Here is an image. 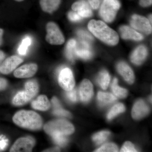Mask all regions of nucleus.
Masks as SVG:
<instances>
[{
  "label": "nucleus",
  "instance_id": "30",
  "mask_svg": "<svg viewBox=\"0 0 152 152\" xmlns=\"http://www.w3.org/2000/svg\"><path fill=\"white\" fill-rule=\"evenodd\" d=\"M53 113L56 115L60 116L67 117V118L71 117L70 113L62 108L61 106L55 107V109L53 111Z\"/></svg>",
  "mask_w": 152,
  "mask_h": 152
},
{
  "label": "nucleus",
  "instance_id": "33",
  "mask_svg": "<svg viewBox=\"0 0 152 152\" xmlns=\"http://www.w3.org/2000/svg\"><path fill=\"white\" fill-rule=\"evenodd\" d=\"M68 18L72 22H77L82 20V18L77 13L75 12H70L68 15Z\"/></svg>",
  "mask_w": 152,
  "mask_h": 152
},
{
  "label": "nucleus",
  "instance_id": "27",
  "mask_svg": "<svg viewBox=\"0 0 152 152\" xmlns=\"http://www.w3.org/2000/svg\"><path fill=\"white\" fill-rule=\"evenodd\" d=\"M31 39L29 37H26L23 40L21 44L18 49L19 54L22 56L26 55L27 52L28 48L31 44Z\"/></svg>",
  "mask_w": 152,
  "mask_h": 152
},
{
  "label": "nucleus",
  "instance_id": "9",
  "mask_svg": "<svg viewBox=\"0 0 152 152\" xmlns=\"http://www.w3.org/2000/svg\"><path fill=\"white\" fill-rule=\"evenodd\" d=\"M35 141L31 137H22L18 139L12 147L10 152H31Z\"/></svg>",
  "mask_w": 152,
  "mask_h": 152
},
{
  "label": "nucleus",
  "instance_id": "28",
  "mask_svg": "<svg viewBox=\"0 0 152 152\" xmlns=\"http://www.w3.org/2000/svg\"><path fill=\"white\" fill-rule=\"evenodd\" d=\"M118 148L115 144L113 143H108L102 146L100 148L95 151L96 152H116Z\"/></svg>",
  "mask_w": 152,
  "mask_h": 152
},
{
  "label": "nucleus",
  "instance_id": "25",
  "mask_svg": "<svg viewBox=\"0 0 152 152\" xmlns=\"http://www.w3.org/2000/svg\"><path fill=\"white\" fill-rule=\"evenodd\" d=\"M126 110L124 105L123 104L118 103L114 105L107 115V119L111 120L118 115L124 112Z\"/></svg>",
  "mask_w": 152,
  "mask_h": 152
},
{
  "label": "nucleus",
  "instance_id": "13",
  "mask_svg": "<svg viewBox=\"0 0 152 152\" xmlns=\"http://www.w3.org/2000/svg\"><path fill=\"white\" fill-rule=\"evenodd\" d=\"M72 8L82 18H89L93 15L91 6L85 0H80L74 3Z\"/></svg>",
  "mask_w": 152,
  "mask_h": 152
},
{
  "label": "nucleus",
  "instance_id": "22",
  "mask_svg": "<svg viewBox=\"0 0 152 152\" xmlns=\"http://www.w3.org/2000/svg\"><path fill=\"white\" fill-rule=\"evenodd\" d=\"M110 80V76L106 70H102L99 74L97 81L101 88L105 90L108 86Z\"/></svg>",
  "mask_w": 152,
  "mask_h": 152
},
{
  "label": "nucleus",
  "instance_id": "8",
  "mask_svg": "<svg viewBox=\"0 0 152 152\" xmlns=\"http://www.w3.org/2000/svg\"><path fill=\"white\" fill-rule=\"evenodd\" d=\"M58 83L60 86L65 91L72 90L75 86V80L72 72L68 68H63L58 75Z\"/></svg>",
  "mask_w": 152,
  "mask_h": 152
},
{
  "label": "nucleus",
  "instance_id": "17",
  "mask_svg": "<svg viewBox=\"0 0 152 152\" xmlns=\"http://www.w3.org/2000/svg\"><path fill=\"white\" fill-rule=\"evenodd\" d=\"M121 35L125 39H132L140 41L143 39V37L140 34L128 26H124L120 28Z\"/></svg>",
  "mask_w": 152,
  "mask_h": 152
},
{
  "label": "nucleus",
  "instance_id": "38",
  "mask_svg": "<svg viewBox=\"0 0 152 152\" xmlns=\"http://www.w3.org/2000/svg\"><path fill=\"white\" fill-rule=\"evenodd\" d=\"M7 86V82L6 79L0 78V91L4 90Z\"/></svg>",
  "mask_w": 152,
  "mask_h": 152
},
{
  "label": "nucleus",
  "instance_id": "10",
  "mask_svg": "<svg viewBox=\"0 0 152 152\" xmlns=\"http://www.w3.org/2000/svg\"><path fill=\"white\" fill-rule=\"evenodd\" d=\"M23 61V59L18 56L9 57L0 65V72L4 75L10 73Z\"/></svg>",
  "mask_w": 152,
  "mask_h": 152
},
{
  "label": "nucleus",
  "instance_id": "31",
  "mask_svg": "<svg viewBox=\"0 0 152 152\" xmlns=\"http://www.w3.org/2000/svg\"><path fill=\"white\" fill-rule=\"evenodd\" d=\"M77 35L81 40L86 41L89 43L93 40V38L89 34L83 30H79L78 31Z\"/></svg>",
  "mask_w": 152,
  "mask_h": 152
},
{
  "label": "nucleus",
  "instance_id": "5",
  "mask_svg": "<svg viewBox=\"0 0 152 152\" xmlns=\"http://www.w3.org/2000/svg\"><path fill=\"white\" fill-rule=\"evenodd\" d=\"M120 7L118 0H104L100 10L101 17L107 23L112 22L115 18Z\"/></svg>",
  "mask_w": 152,
  "mask_h": 152
},
{
  "label": "nucleus",
  "instance_id": "36",
  "mask_svg": "<svg viewBox=\"0 0 152 152\" xmlns=\"http://www.w3.org/2000/svg\"><path fill=\"white\" fill-rule=\"evenodd\" d=\"M8 142V140L5 139L4 137L2 138L0 140V151H3L7 148Z\"/></svg>",
  "mask_w": 152,
  "mask_h": 152
},
{
  "label": "nucleus",
  "instance_id": "18",
  "mask_svg": "<svg viewBox=\"0 0 152 152\" xmlns=\"http://www.w3.org/2000/svg\"><path fill=\"white\" fill-rule=\"evenodd\" d=\"M148 55L147 48L144 46H140L137 48L131 55V60L136 65L141 64L146 58Z\"/></svg>",
  "mask_w": 152,
  "mask_h": 152
},
{
  "label": "nucleus",
  "instance_id": "7",
  "mask_svg": "<svg viewBox=\"0 0 152 152\" xmlns=\"http://www.w3.org/2000/svg\"><path fill=\"white\" fill-rule=\"evenodd\" d=\"M130 24L135 29L146 34H151V23L149 20L145 17L137 15H133L131 18Z\"/></svg>",
  "mask_w": 152,
  "mask_h": 152
},
{
  "label": "nucleus",
  "instance_id": "4",
  "mask_svg": "<svg viewBox=\"0 0 152 152\" xmlns=\"http://www.w3.org/2000/svg\"><path fill=\"white\" fill-rule=\"evenodd\" d=\"M44 129L45 132L50 136L55 133L68 135L72 134L75 131L73 125L64 120H57L49 122L45 125Z\"/></svg>",
  "mask_w": 152,
  "mask_h": 152
},
{
  "label": "nucleus",
  "instance_id": "14",
  "mask_svg": "<svg viewBox=\"0 0 152 152\" xmlns=\"http://www.w3.org/2000/svg\"><path fill=\"white\" fill-rule=\"evenodd\" d=\"M149 112V108L148 105L143 101L140 100L133 106L132 112V116L134 119H140L147 115Z\"/></svg>",
  "mask_w": 152,
  "mask_h": 152
},
{
  "label": "nucleus",
  "instance_id": "2",
  "mask_svg": "<svg viewBox=\"0 0 152 152\" xmlns=\"http://www.w3.org/2000/svg\"><path fill=\"white\" fill-rule=\"evenodd\" d=\"M13 121L19 126L32 130L40 129L43 124L40 116L33 111L23 110L17 112Z\"/></svg>",
  "mask_w": 152,
  "mask_h": 152
},
{
  "label": "nucleus",
  "instance_id": "35",
  "mask_svg": "<svg viewBox=\"0 0 152 152\" xmlns=\"http://www.w3.org/2000/svg\"><path fill=\"white\" fill-rule=\"evenodd\" d=\"M88 1L91 7L94 10H96L101 5L102 0H88Z\"/></svg>",
  "mask_w": 152,
  "mask_h": 152
},
{
  "label": "nucleus",
  "instance_id": "26",
  "mask_svg": "<svg viewBox=\"0 0 152 152\" xmlns=\"http://www.w3.org/2000/svg\"><path fill=\"white\" fill-rule=\"evenodd\" d=\"M110 133L109 131H104L95 134L93 137V140L96 143L99 145L105 141Z\"/></svg>",
  "mask_w": 152,
  "mask_h": 152
},
{
  "label": "nucleus",
  "instance_id": "6",
  "mask_svg": "<svg viewBox=\"0 0 152 152\" xmlns=\"http://www.w3.org/2000/svg\"><path fill=\"white\" fill-rule=\"evenodd\" d=\"M46 28L45 39L48 43L52 45H61L64 43V37L57 24L53 22H49Z\"/></svg>",
  "mask_w": 152,
  "mask_h": 152
},
{
  "label": "nucleus",
  "instance_id": "21",
  "mask_svg": "<svg viewBox=\"0 0 152 152\" xmlns=\"http://www.w3.org/2000/svg\"><path fill=\"white\" fill-rule=\"evenodd\" d=\"M77 46V42L74 39L70 40L67 44L66 49V56L70 61L75 59V50Z\"/></svg>",
  "mask_w": 152,
  "mask_h": 152
},
{
  "label": "nucleus",
  "instance_id": "44",
  "mask_svg": "<svg viewBox=\"0 0 152 152\" xmlns=\"http://www.w3.org/2000/svg\"><path fill=\"white\" fill-rule=\"evenodd\" d=\"M15 1H16L18 2H22L24 1V0H15Z\"/></svg>",
  "mask_w": 152,
  "mask_h": 152
},
{
  "label": "nucleus",
  "instance_id": "43",
  "mask_svg": "<svg viewBox=\"0 0 152 152\" xmlns=\"http://www.w3.org/2000/svg\"><path fill=\"white\" fill-rule=\"evenodd\" d=\"M149 19H150V21L151 22V23H152V15H150V17H149Z\"/></svg>",
  "mask_w": 152,
  "mask_h": 152
},
{
  "label": "nucleus",
  "instance_id": "40",
  "mask_svg": "<svg viewBox=\"0 0 152 152\" xmlns=\"http://www.w3.org/2000/svg\"><path fill=\"white\" fill-rule=\"evenodd\" d=\"M60 149L58 147H55V148H51L45 150L43 152H60Z\"/></svg>",
  "mask_w": 152,
  "mask_h": 152
},
{
  "label": "nucleus",
  "instance_id": "41",
  "mask_svg": "<svg viewBox=\"0 0 152 152\" xmlns=\"http://www.w3.org/2000/svg\"><path fill=\"white\" fill-rule=\"evenodd\" d=\"M4 34V30L0 28V46L3 43V36Z\"/></svg>",
  "mask_w": 152,
  "mask_h": 152
},
{
  "label": "nucleus",
  "instance_id": "12",
  "mask_svg": "<svg viewBox=\"0 0 152 152\" xmlns=\"http://www.w3.org/2000/svg\"><path fill=\"white\" fill-rule=\"evenodd\" d=\"M94 94V88L92 84L88 79H85L82 81L79 88V95L81 100L83 102H88Z\"/></svg>",
  "mask_w": 152,
  "mask_h": 152
},
{
  "label": "nucleus",
  "instance_id": "29",
  "mask_svg": "<svg viewBox=\"0 0 152 152\" xmlns=\"http://www.w3.org/2000/svg\"><path fill=\"white\" fill-rule=\"evenodd\" d=\"M64 135L55 133L51 136L55 142L60 146H65L68 142V140Z\"/></svg>",
  "mask_w": 152,
  "mask_h": 152
},
{
  "label": "nucleus",
  "instance_id": "42",
  "mask_svg": "<svg viewBox=\"0 0 152 152\" xmlns=\"http://www.w3.org/2000/svg\"><path fill=\"white\" fill-rule=\"evenodd\" d=\"M5 58V54L2 51L0 50V63Z\"/></svg>",
  "mask_w": 152,
  "mask_h": 152
},
{
  "label": "nucleus",
  "instance_id": "45",
  "mask_svg": "<svg viewBox=\"0 0 152 152\" xmlns=\"http://www.w3.org/2000/svg\"><path fill=\"white\" fill-rule=\"evenodd\" d=\"M150 101H151V102H152V100H151V97H150Z\"/></svg>",
  "mask_w": 152,
  "mask_h": 152
},
{
  "label": "nucleus",
  "instance_id": "15",
  "mask_svg": "<svg viewBox=\"0 0 152 152\" xmlns=\"http://www.w3.org/2000/svg\"><path fill=\"white\" fill-rule=\"evenodd\" d=\"M92 52L91 50L90 43L81 40L79 45L77 44L75 50V56L83 59L91 58L92 56Z\"/></svg>",
  "mask_w": 152,
  "mask_h": 152
},
{
  "label": "nucleus",
  "instance_id": "20",
  "mask_svg": "<svg viewBox=\"0 0 152 152\" xmlns=\"http://www.w3.org/2000/svg\"><path fill=\"white\" fill-rule=\"evenodd\" d=\"M34 109L40 111H46L50 107V103L48 99L45 95H41L31 103Z\"/></svg>",
  "mask_w": 152,
  "mask_h": 152
},
{
  "label": "nucleus",
  "instance_id": "23",
  "mask_svg": "<svg viewBox=\"0 0 152 152\" xmlns=\"http://www.w3.org/2000/svg\"><path fill=\"white\" fill-rule=\"evenodd\" d=\"M118 79L115 78L112 83L111 88L112 91L116 96L120 98L126 97L128 95V91L124 88L119 86L118 84Z\"/></svg>",
  "mask_w": 152,
  "mask_h": 152
},
{
  "label": "nucleus",
  "instance_id": "39",
  "mask_svg": "<svg viewBox=\"0 0 152 152\" xmlns=\"http://www.w3.org/2000/svg\"><path fill=\"white\" fill-rule=\"evenodd\" d=\"M52 103H53V104L54 107H59L61 106L58 100L56 97H53V99L52 100Z\"/></svg>",
  "mask_w": 152,
  "mask_h": 152
},
{
  "label": "nucleus",
  "instance_id": "34",
  "mask_svg": "<svg viewBox=\"0 0 152 152\" xmlns=\"http://www.w3.org/2000/svg\"><path fill=\"white\" fill-rule=\"evenodd\" d=\"M66 95L69 99L72 102H76L77 100V91L75 89H73L72 90H70V91H67Z\"/></svg>",
  "mask_w": 152,
  "mask_h": 152
},
{
  "label": "nucleus",
  "instance_id": "19",
  "mask_svg": "<svg viewBox=\"0 0 152 152\" xmlns=\"http://www.w3.org/2000/svg\"><path fill=\"white\" fill-rule=\"evenodd\" d=\"M61 0H40V6L45 12L51 14L56 11L61 4Z\"/></svg>",
  "mask_w": 152,
  "mask_h": 152
},
{
  "label": "nucleus",
  "instance_id": "16",
  "mask_svg": "<svg viewBox=\"0 0 152 152\" xmlns=\"http://www.w3.org/2000/svg\"><path fill=\"white\" fill-rule=\"evenodd\" d=\"M117 70L124 79L128 83L132 84L134 80V75L132 69L127 64L124 62H121L118 64Z\"/></svg>",
  "mask_w": 152,
  "mask_h": 152
},
{
  "label": "nucleus",
  "instance_id": "11",
  "mask_svg": "<svg viewBox=\"0 0 152 152\" xmlns=\"http://www.w3.org/2000/svg\"><path fill=\"white\" fill-rule=\"evenodd\" d=\"M38 70V66L35 64H29L20 67L15 70L14 75L18 78H29L34 76Z\"/></svg>",
  "mask_w": 152,
  "mask_h": 152
},
{
  "label": "nucleus",
  "instance_id": "37",
  "mask_svg": "<svg viewBox=\"0 0 152 152\" xmlns=\"http://www.w3.org/2000/svg\"><path fill=\"white\" fill-rule=\"evenodd\" d=\"M152 3V0H140V5L144 7L151 5Z\"/></svg>",
  "mask_w": 152,
  "mask_h": 152
},
{
  "label": "nucleus",
  "instance_id": "1",
  "mask_svg": "<svg viewBox=\"0 0 152 152\" xmlns=\"http://www.w3.org/2000/svg\"><path fill=\"white\" fill-rule=\"evenodd\" d=\"M88 28L94 36L105 43L114 46L118 43L119 37L116 32L102 21L91 20Z\"/></svg>",
  "mask_w": 152,
  "mask_h": 152
},
{
  "label": "nucleus",
  "instance_id": "32",
  "mask_svg": "<svg viewBox=\"0 0 152 152\" xmlns=\"http://www.w3.org/2000/svg\"><path fill=\"white\" fill-rule=\"evenodd\" d=\"M120 151L121 152H136L137 151L135 148L132 142H126L123 145Z\"/></svg>",
  "mask_w": 152,
  "mask_h": 152
},
{
  "label": "nucleus",
  "instance_id": "3",
  "mask_svg": "<svg viewBox=\"0 0 152 152\" xmlns=\"http://www.w3.org/2000/svg\"><path fill=\"white\" fill-rule=\"evenodd\" d=\"M26 90L20 92L13 99L12 103L15 106H22L26 104L34 97L39 92V85L35 80L28 81L25 84Z\"/></svg>",
  "mask_w": 152,
  "mask_h": 152
},
{
  "label": "nucleus",
  "instance_id": "24",
  "mask_svg": "<svg viewBox=\"0 0 152 152\" xmlns=\"http://www.w3.org/2000/svg\"><path fill=\"white\" fill-rule=\"evenodd\" d=\"M97 98L99 101L103 104L111 103L117 99L116 97L112 94L101 91L98 93Z\"/></svg>",
  "mask_w": 152,
  "mask_h": 152
}]
</instances>
